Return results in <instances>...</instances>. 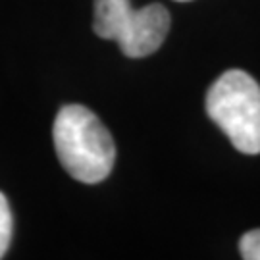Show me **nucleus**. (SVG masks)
Listing matches in <instances>:
<instances>
[{
  "label": "nucleus",
  "mask_w": 260,
  "mask_h": 260,
  "mask_svg": "<svg viewBox=\"0 0 260 260\" xmlns=\"http://www.w3.org/2000/svg\"><path fill=\"white\" fill-rule=\"evenodd\" d=\"M52 139L60 164L83 183H99L110 176L116 145L96 114L81 104H66L56 114Z\"/></svg>",
  "instance_id": "nucleus-1"
},
{
  "label": "nucleus",
  "mask_w": 260,
  "mask_h": 260,
  "mask_svg": "<svg viewBox=\"0 0 260 260\" xmlns=\"http://www.w3.org/2000/svg\"><path fill=\"white\" fill-rule=\"evenodd\" d=\"M206 114L243 154H260V85L243 70L222 74L206 93Z\"/></svg>",
  "instance_id": "nucleus-2"
},
{
  "label": "nucleus",
  "mask_w": 260,
  "mask_h": 260,
  "mask_svg": "<svg viewBox=\"0 0 260 260\" xmlns=\"http://www.w3.org/2000/svg\"><path fill=\"white\" fill-rule=\"evenodd\" d=\"M93 29L101 39L116 41L129 58L156 52L170 31V14L162 4L131 8L129 0H94Z\"/></svg>",
  "instance_id": "nucleus-3"
},
{
  "label": "nucleus",
  "mask_w": 260,
  "mask_h": 260,
  "mask_svg": "<svg viewBox=\"0 0 260 260\" xmlns=\"http://www.w3.org/2000/svg\"><path fill=\"white\" fill-rule=\"evenodd\" d=\"M12 230H14V220H12L8 199L4 197V193H0V258L8 252L10 241H12Z\"/></svg>",
  "instance_id": "nucleus-4"
},
{
  "label": "nucleus",
  "mask_w": 260,
  "mask_h": 260,
  "mask_svg": "<svg viewBox=\"0 0 260 260\" xmlns=\"http://www.w3.org/2000/svg\"><path fill=\"white\" fill-rule=\"evenodd\" d=\"M239 251L245 260H260V230H252L243 235Z\"/></svg>",
  "instance_id": "nucleus-5"
},
{
  "label": "nucleus",
  "mask_w": 260,
  "mask_h": 260,
  "mask_svg": "<svg viewBox=\"0 0 260 260\" xmlns=\"http://www.w3.org/2000/svg\"><path fill=\"white\" fill-rule=\"evenodd\" d=\"M176 2H191V0H176Z\"/></svg>",
  "instance_id": "nucleus-6"
}]
</instances>
